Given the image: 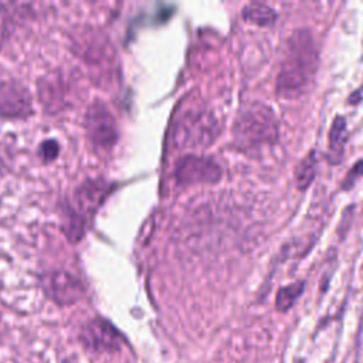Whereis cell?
<instances>
[{
	"instance_id": "obj_10",
	"label": "cell",
	"mask_w": 363,
	"mask_h": 363,
	"mask_svg": "<svg viewBox=\"0 0 363 363\" xmlns=\"http://www.w3.org/2000/svg\"><path fill=\"white\" fill-rule=\"evenodd\" d=\"M347 142V125L343 116H336L332 122L328 138V160L330 163H339L345 155V146Z\"/></svg>"
},
{
	"instance_id": "obj_8",
	"label": "cell",
	"mask_w": 363,
	"mask_h": 363,
	"mask_svg": "<svg viewBox=\"0 0 363 363\" xmlns=\"http://www.w3.org/2000/svg\"><path fill=\"white\" fill-rule=\"evenodd\" d=\"M79 342L86 350L95 353L118 352L123 345L122 333L106 319L94 318L79 330Z\"/></svg>"
},
{
	"instance_id": "obj_17",
	"label": "cell",
	"mask_w": 363,
	"mask_h": 363,
	"mask_svg": "<svg viewBox=\"0 0 363 363\" xmlns=\"http://www.w3.org/2000/svg\"><path fill=\"white\" fill-rule=\"evenodd\" d=\"M64 363H72V362H71V360H65Z\"/></svg>"
},
{
	"instance_id": "obj_16",
	"label": "cell",
	"mask_w": 363,
	"mask_h": 363,
	"mask_svg": "<svg viewBox=\"0 0 363 363\" xmlns=\"http://www.w3.org/2000/svg\"><path fill=\"white\" fill-rule=\"evenodd\" d=\"M40 153H41V156H43L44 159L51 160V159H54V157L57 156V153H58V145L55 143V140H47V142H44V143L41 145Z\"/></svg>"
},
{
	"instance_id": "obj_3",
	"label": "cell",
	"mask_w": 363,
	"mask_h": 363,
	"mask_svg": "<svg viewBox=\"0 0 363 363\" xmlns=\"http://www.w3.org/2000/svg\"><path fill=\"white\" fill-rule=\"evenodd\" d=\"M279 125L274 111L262 104L254 102L245 106L237 116L233 136L234 145L244 152H254L277 142Z\"/></svg>"
},
{
	"instance_id": "obj_4",
	"label": "cell",
	"mask_w": 363,
	"mask_h": 363,
	"mask_svg": "<svg viewBox=\"0 0 363 363\" xmlns=\"http://www.w3.org/2000/svg\"><path fill=\"white\" fill-rule=\"evenodd\" d=\"M108 191V183L101 179H88L74 190L72 200L62 213V230L71 241L82 237L86 218L102 204Z\"/></svg>"
},
{
	"instance_id": "obj_7",
	"label": "cell",
	"mask_w": 363,
	"mask_h": 363,
	"mask_svg": "<svg viewBox=\"0 0 363 363\" xmlns=\"http://www.w3.org/2000/svg\"><path fill=\"white\" fill-rule=\"evenodd\" d=\"M41 288L47 298L60 306L77 303L85 292L81 279L64 269L47 271L41 275Z\"/></svg>"
},
{
	"instance_id": "obj_14",
	"label": "cell",
	"mask_w": 363,
	"mask_h": 363,
	"mask_svg": "<svg viewBox=\"0 0 363 363\" xmlns=\"http://www.w3.org/2000/svg\"><path fill=\"white\" fill-rule=\"evenodd\" d=\"M11 4L0 3V47L9 38L14 28V16L17 10H11Z\"/></svg>"
},
{
	"instance_id": "obj_9",
	"label": "cell",
	"mask_w": 363,
	"mask_h": 363,
	"mask_svg": "<svg viewBox=\"0 0 363 363\" xmlns=\"http://www.w3.org/2000/svg\"><path fill=\"white\" fill-rule=\"evenodd\" d=\"M33 112V99L26 85L16 79H0V116L23 119Z\"/></svg>"
},
{
	"instance_id": "obj_2",
	"label": "cell",
	"mask_w": 363,
	"mask_h": 363,
	"mask_svg": "<svg viewBox=\"0 0 363 363\" xmlns=\"http://www.w3.org/2000/svg\"><path fill=\"white\" fill-rule=\"evenodd\" d=\"M214 113L197 101L182 102L174 115L172 139L179 149H197L211 145L218 136Z\"/></svg>"
},
{
	"instance_id": "obj_6",
	"label": "cell",
	"mask_w": 363,
	"mask_h": 363,
	"mask_svg": "<svg viewBox=\"0 0 363 363\" xmlns=\"http://www.w3.org/2000/svg\"><path fill=\"white\" fill-rule=\"evenodd\" d=\"M221 176L220 164L208 156L187 155L180 157L174 164V179L182 186L217 183Z\"/></svg>"
},
{
	"instance_id": "obj_11",
	"label": "cell",
	"mask_w": 363,
	"mask_h": 363,
	"mask_svg": "<svg viewBox=\"0 0 363 363\" xmlns=\"http://www.w3.org/2000/svg\"><path fill=\"white\" fill-rule=\"evenodd\" d=\"M241 14L244 20L259 27L272 26L278 17L277 11L264 3H250L242 9Z\"/></svg>"
},
{
	"instance_id": "obj_13",
	"label": "cell",
	"mask_w": 363,
	"mask_h": 363,
	"mask_svg": "<svg viewBox=\"0 0 363 363\" xmlns=\"http://www.w3.org/2000/svg\"><path fill=\"white\" fill-rule=\"evenodd\" d=\"M303 288H305L303 281H298V282H294V284L279 288L277 298H275L277 309L279 312H286L288 309H291L294 306V303L296 302V299L302 295Z\"/></svg>"
},
{
	"instance_id": "obj_12",
	"label": "cell",
	"mask_w": 363,
	"mask_h": 363,
	"mask_svg": "<svg viewBox=\"0 0 363 363\" xmlns=\"http://www.w3.org/2000/svg\"><path fill=\"white\" fill-rule=\"evenodd\" d=\"M318 169V159L316 152L311 150L296 166L295 169V183L299 190H305L309 187L312 180L315 179Z\"/></svg>"
},
{
	"instance_id": "obj_1",
	"label": "cell",
	"mask_w": 363,
	"mask_h": 363,
	"mask_svg": "<svg viewBox=\"0 0 363 363\" xmlns=\"http://www.w3.org/2000/svg\"><path fill=\"white\" fill-rule=\"evenodd\" d=\"M318 48L308 30H296L286 41L277 75V95L296 99L313 86L318 71Z\"/></svg>"
},
{
	"instance_id": "obj_15",
	"label": "cell",
	"mask_w": 363,
	"mask_h": 363,
	"mask_svg": "<svg viewBox=\"0 0 363 363\" xmlns=\"http://www.w3.org/2000/svg\"><path fill=\"white\" fill-rule=\"evenodd\" d=\"M362 176H363V160H359L350 167L346 177L343 179V189L346 190L352 189Z\"/></svg>"
},
{
	"instance_id": "obj_5",
	"label": "cell",
	"mask_w": 363,
	"mask_h": 363,
	"mask_svg": "<svg viewBox=\"0 0 363 363\" xmlns=\"http://www.w3.org/2000/svg\"><path fill=\"white\" fill-rule=\"evenodd\" d=\"M84 125L94 147L109 149L115 145L118 139L116 121L105 102L95 101L88 106Z\"/></svg>"
}]
</instances>
